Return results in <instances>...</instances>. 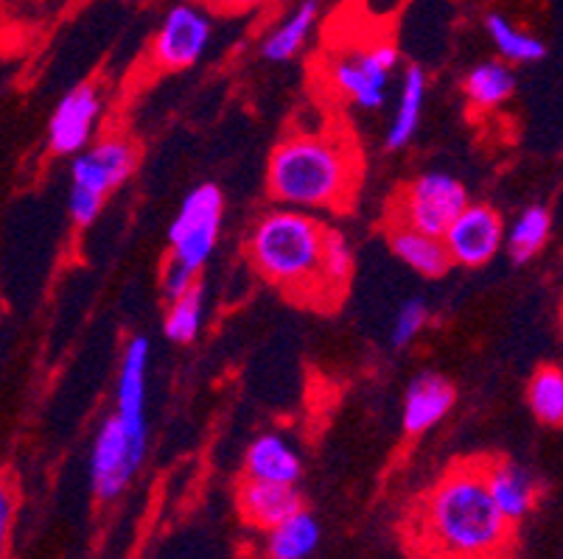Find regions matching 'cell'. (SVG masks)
<instances>
[{
  "mask_svg": "<svg viewBox=\"0 0 563 559\" xmlns=\"http://www.w3.org/2000/svg\"><path fill=\"white\" fill-rule=\"evenodd\" d=\"M418 532L446 559H494L508 548L510 526L483 479L479 461L454 465L418 506Z\"/></svg>",
  "mask_w": 563,
  "mask_h": 559,
  "instance_id": "6da1fadb",
  "label": "cell"
},
{
  "mask_svg": "<svg viewBox=\"0 0 563 559\" xmlns=\"http://www.w3.org/2000/svg\"><path fill=\"white\" fill-rule=\"evenodd\" d=\"M362 160L353 143L329 132H298L269 154L266 191L295 210H342L360 188Z\"/></svg>",
  "mask_w": 563,
  "mask_h": 559,
  "instance_id": "7a4b0ae2",
  "label": "cell"
},
{
  "mask_svg": "<svg viewBox=\"0 0 563 559\" xmlns=\"http://www.w3.org/2000/svg\"><path fill=\"white\" fill-rule=\"evenodd\" d=\"M322 233L325 224L295 208L261 215L250 235V258L264 280L295 300L329 302L322 283Z\"/></svg>",
  "mask_w": 563,
  "mask_h": 559,
  "instance_id": "3957f363",
  "label": "cell"
},
{
  "mask_svg": "<svg viewBox=\"0 0 563 559\" xmlns=\"http://www.w3.org/2000/svg\"><path fill=\"white\" fill-rule=\"evenodd\" d=\"M224 219V197L213 182H205L194 188L183 199L180 210L174 215L172 230H168V260L191 275H199L202 266L217 249L219 233H222Z\"/></svg>",
  "mask_w": 563,
  "mask_h": 559,
  "instance_id": "277c9868",
  "label": "cell"
},
{
  "mask_svg": "<svg viewBox=\"0 0 563 559\" xmlns=\"http://www.w3.org/2000/svg\"><path fill=\"white\" fill-rule=\"evenodd\" d=\"M465 204H468V191L460 179L449 174H421L404 185L393 202V224H404L440 238Z\"/></svg>",
  "mask_w": 563,
  "mask_h": 559,
  "instance_id": "5b68a950",
  "label": "cell"
},
{
  "mask_svg": "<svg viewBox=\"0 0 563 559\" xmlns=\"http://www.w3.org/2000/svg\"><path fill=\"white\" fill-rule=\"evenodd\" d=\"M398 51L393 43H371L362 48H345L329 65V81L342 99L362 110H378L387 99Z\"/></svg>",
  "mask_w": 563,
  "mask_h": 559,
  "instance_id": "8992f818",
  "label": "cell"
},
{
  "mask_svg": "<svg viewBox=\"0 0 563 559\" xmlns=\"http://www.w3.org/2000/svg\"><path fill=\"white\" fill-rule=\"evenodd\" d=\"M211 20L194 3H177L166 12L155 40H152L150 59L157 70H188L202 59L205 48L211 43Z\"/></svg>",
  "mask_w": 563,
  "mask_h": 559,
  "instance_id": "52a82bcc",
  "label": "cell"
},
{
  "mask_svg": "<svg viewBox=\"0 0 563 559\" xmlns=\"http://www.w3.org/2000/svg\"><path fill=\"white\" fill-rule=\"evenodd\" d=\"M150 338L135 336L126 345L121 376H118V403L115 414L132 456L143 465L146 459V376H150Z\"/></svg>",
  "mask_w": 563,
  "mask_h": 559,
  "instance_id": "ba28073f",
  "label": "cell"
},
{
  "mask_svg": "<svg viewBox=\"0 0 563 559\" xmlns=\"http://www.w3.org/2000/svg\"><path fill=\"white\" fill-rule=\"evenodd\" d=\"M440 238H443V246H446L452 264L479 269V266L490 264L496 258V253L501 249L505 222H501V215L494 208H488V204L468 202Z\"/></svg>",
  "mask_w": 563,
  "mask_h": 559,
  "instance_id": "9c48e42d",
  "label": "cell"
},
{
  "mask_svg": "<svg viewBox=\"0 0 563 559\" xmlns=\"http://www.w3.org/2000/svg\"><path fill=\"white\" fill-rule=\"evenodd\" d=\"M137 166V148L126 137H104L96 146L74 154V188L107 199L118 185H124Z\"/></svg>",
  "mask_w": 563,
  "mask_h": 559,
  "instance_id": "30bf717a",
  "label": "cell"
},
{
  "mask_svg": "<svg viewBox=\"0 0 563 559\" xmlns=\"http://www.w3.org/2000/svg\"><path fill=\"white\" fill-rule=\"evenodd\" d=\"M101 118V92L93 81L74 87L56 104L48 123V146L59 157H74L87 148Z\"/></svg>",
  "mask_w": 563,
  "mask_h": 559,
  "instance_id": "8fae6325",
  "label": "cell"
},
{
  "mask_svg": "<svg viewBox=\"0 0 563 559\" xmlns=\"http://www.w3.org/2000/svg\"><path fill=\"white\" fill-rule=\"evenodd\" d=\"M141 470V461L132 456L130 443L115 417L104 420V425L96 434L93 454H90V487L99 501H115L121 492L130 487L135 473Z\"/></svg>",
  "mask_w": 563,
  "mask_h": 559,
  "instance_id": "7c38bea8",
  "label": "cell"
},
{
  "mask_svg": "<svg viewBox=\"0 0 563 559\" xmlns=\"http://www.w3.org/2000/svg\"><path fill=\"white\" fill-rule=\"evenodd\" d=\"M479 465H483V479L488 484L490 499H494L496 510L505 515V521H525L536 510V504H539V479L527 468L508 459L479 461Z\"/></svg>",
  "mask_w": 563,
  "mask_h": 559,
  "instance_id": "4fadbf2b",
  "label": "cell"
},
{
  "mask_svg": "<svg viewBox=\"0 0 563 559\" xmlns=\"http://www.w3.org/2000/svg\"><path fill=\"white\" fill-rule=\"evenodd\" d=\"M454 400H457V389L452 387V381L434 372L418 376L404 394V431L409 437L427 434L452 412Z\"/></svg>",
  "mask_w": 563,
  "mask_h": 559,
  "instance_id": "5bb4252c",
  "label": "cell"
},
{
  "mask_svg": "<svg viewBox=\"0 0 563 559\" xmlns=\"http://www.w3.org/2000/svg\"><path fill=\"white\" fill-rule=\"evenodd\" d=\"M235 499H239V512H242L244 521L261 532H266L269 526H275V523H280L303 506L298 487L255 479H244L239 484Z\"/></svg>",
  "mask_w": 563,
  "mask_h": 559,
  "instance_id": "9a60e30c",
  "label": "cell"
},
{
  "mask_svg": "<svg viewBox=\"0 0 563 559\" xmlns=\"http://www.w3.org/2000/svg\"><path fill=\"white\" fill-rule=\"evenodd\" d=\"M300 476H303L300 454L280 434H264L244 454V479L298 487Z\"/></svg>",
  "mask_w": 563,
  "mask_h": 559,
  "instance_id": "2e32d148",
  "label": "cell"
},
{
  "mask_svg": "<svg viewBox=\"0 0 563 559\" xmlns=\"http://www.w3.org/2000/svg\"><path fill=\"white\" fill-rule=\"evenodd\" d=\"M387 241H390L393 255L423 277L446 275L454 266L446 246H443V238H438V235H427L421 230L404 227V224H390Z\"/></svg>",
  "mask_w": 563,
  "mask_h": 559,
  "instance_id": "e0dca14e",
  "label": "cell"
},
{
  "mask_svg": "<svg viewBox=\"0 0 563 559\" xmlns=\"http://www.w3.org/2000/svg\"><path fill=\"white\" fill-rule=\"evenodd\" d=\"M320 537L322 529L317 517L300 506L298 512L266 529L264 554L266 559H309L320 546Z\"/></svg>",
  "mask_w": 563,
  "mask_h": 559,
  "instance_id": "ac0fdd59",
  "label": "cell"
},
{
  "mask_svg": "<svg viewBox=\"0 0 563 559\" xmlns=\"http://www.w3.org/2000/svg\"><path fill=\"white\" fill-rule=\"evenodd\" d=\"M317 14H320V7L317 0H300L298 7L291 9L278 25H275L269 34L261 43V54L269 62H289L306 48L309 43L311 31L317 25Z\"/></svg>",
  "mask_w": 563,
  "mask_h": 559,
  "instance_id": "d6986e66",
  "label": "cell"
},
{
  "mask_svg": "<svg viewBox=\"0 0 563 559\" xmlns=\"http://www.w3.org/2000/svg\"><path fill=\"white\" fill-rule=\"evenodd\" d=\"M423 104H427V74L418 65H409L401 76V92H398L396 118L387 130V148L398 152L415 137L423 118Z\"/></svg>",
  "mask_w": 563,
  "mask_h": 559,
  "instance_id": "ffe728a7",
  "label": "cell"
},
{
  "mask_svg": "<svg viewBox=\"0 0 563 559\" xmlns=\"http://www.w3.org/2000/svg\"><path fill=\"white\" fill-rule=\"evenodd\" d=\"M465 99L471 110L488 112L510 101L516 92V74L508 62H483L477 68H471L463 81Z\"/></svg>",
  "mask_w": 563,
  "mask_h": 559,
  "instance_id": "44dd1931",
  "label": "cell"
},
{
  "mask_svg": "<svg viewBox=\"0 0 563 559\" xmlns=\"http://www.w3.org/2000/svg\"><path fill=\"white\" fill-rule=\"evenodd\" d=\"M552 235V213L544 204H532L514 222V227L505 233V244L516 264L536 258L547 246Z\"/></svg>",
  "mask_w": 563,
  "mask_h": 559,
  "instance_id": "7402d4cb",
  "label": "cell"
},
{
  "mask_svg": "<svg viewBox=\"0 0 563 559\" xmlns=\"http://www.w3.org/2000/svg\"><path fill=\"white\" fill-rule=\"evenodd\" d=\"M485 29H488L490 43L496 45V51H499L505 62L532 65V62H541L547 56V45L539 37H532L530 31L519 29L508 18H501V14H488Z\"/></svg>",
  "mask_w": 563,
  "mask_h": 559,
  "instance_id": "603a6c76",
  "label": "cell"
},
{
  "mask_svg": "<svg viewBox=\"0 0 563 559\" xmlns=\"http://www.w3.org/2000/svg\"><path fill=\"white\" fill-rule=\"evenodd\" d=\"M205 316V297L199 283H194L186 294L168 300L166 320H163V333L174 345H191L197 342L199 331H202Z\"/></svg>",
  "mask_w": 563,
  "mask_h": 559,
  "instance_id": "cb8c5ba5",
  "label": "cell"
},
{
  "mask_svg": "<svg viewBox=\"0 0 563 559\" xmlns=\"http://www.w3.org/2000/svg\"><path fill=\"white\" fill-rule=\"evenodd\" d=\"M527 403H530L536 420L550 428L563 423V372L555 364L541 367L527 387Z\"/></svg>",
  "mask_w": 563,
  "mask_h": 559,
  "instance_id": "d4e9b609",
  "label": "cell"
},
{
  "mask_svg": "<svg viewBox=\"0 0 563 559\" xmlns=\"http://www.w3.org/2000/svg\"><path fill=\"white\" fill-rule=\"evenodd\" d=\"M351 271L353 249L345 233L325 224V233H322V283H325L331 300L345 294L347 283H351Z\"/></svg>",
  "mask_w": 563,
  "mask_h": 559,
  "instance_id": "484cf974",
  "label": "cell"
},
{
  "mask_svg": "<svg viewBox=\"0 0 563 559\" xmlns=\"http://www.w3.org/2000/svg\"><path fill=\"white\" fill-rule=\"evenodd\" d=\"M429 322V308L423 300H407L401 305L396 316V325H393V345L398 350H404L407 345H412L415 338L421 336V331Z\"/></svg>",
  "mask_w": 563,
  "mask_h": 559,
  "instance_id": "4316f807",
  "label": "cell"
},
{
  "mask_svg": "<svg viewBox=\"0 0 563 559\" xmlns=\"http://www.w3.org/2000/svg\"><path fill=\"white\" fill-rule=\"evenodd\" d=\"M101 208H104V199L93 197V193H87V191H79V188H70L68 210H70V219H74L79 227L93 224L96 219H99Z\"/></svg>",
  "mask_w": 563,
  "mask_h": 559,
  "instance_id": "83f0119b",
  "label": "cell"
},
{
  "mask_svg": "<svg viewBox=\"0 0 563 559\" xmlns=\"http://www.w3.org/2000/svg\"><path fill=\"white\" fill-rule=\"evenodd\" d=\"M194 283H197V275H191V271L183 269V266L166 260V269H163V294H166V300L186 294Z\"/></svg>",
  "mask_w": 563,
  "mask_h": 559,
  "instance_id": "f1b7e54d",
  "label": "cell"
},
{
  "mask_svg": "<svg viewBox=\"0 0 563 559\" xmlns=\"http://www.w3.org/2000/svg\"><path fill=\"white\" fill-rule=\"evenodd\" d=\"M12 517H14V499H12V492H9L7 481L0 479V559L7 557Z\"/></svg>",
  "mask_w": 563,
  "mask_h": 559,
  "instance_id": "f546056e",
  "label": "cell"
},
{
  "mask_svg": "<svg viewBox=\"0 0 563 559\" xmlns=\"http://www.w3.org/2000/svg\"><path fill=\"white\" fill-rule=\"evenodd\" d=\"M202 3L208 9H213V12L244 14V12H253V9L264 7L266 0H202Z\"/></svg>",
  "mask_w": 563,
  "mask_h": 559,
  "instance_id": "4dcf8cb0",
  "label": "cell"
}]
</instances>
